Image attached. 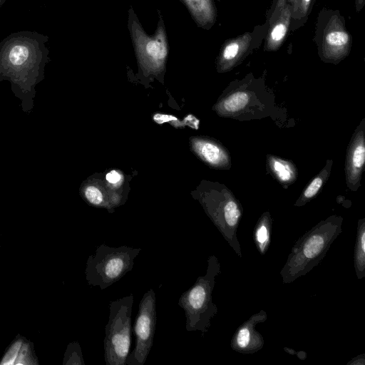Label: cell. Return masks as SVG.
Wrapping results in <instances>:
<instances>
[{
    "label": "cell",
    "mask_w": 365,
    "mask_h": 365,
    "mask_svg": "<svg viewBox=\"0 0 365 365\" xmlns=\"http://www.w3.org/2000/svg\"><path fill=\"white\" fill-rule=\"evenodd\" d=\"M158 21L153 35L142 26L132 6L128 10L127 26L140 74L158 77L163 75L169 54V43L163 15L158 10Z\"/></svg>",
    "instance_id": "obj_3"
},
{
    "label": "cell",
    "mask_w": 365,
    "mask_h": 365,
    "mask_svg": "<svg viewBox=\"0 0 365 365\" xmlns=\"http://www.w3.org/2000/svg\"><path fill=\"white\" fill-rule=\"evenodd\" d=\"M268 31L267 22L256 26L252 31L227 39L222 46L216 61L219 73L227 72L240 65L252 51L258 48Z\"/></svg>",
    "instance_id": "obj_11"
},
{
    "label": "cell",
    "mask_w": 365,
    "mask_h": 365,
    "mask_svg": "<svg viewBox=\"0 0 365 365\" xmlns=\"http://www.w3.org/2000/svg\"><path fill=\"white\" fill-rule=\"evenodd\" d=\"M201 192L198 200L207 215L238 257L242 250L237 231L243 209L234 194L223 185Z\"/></svg>",
    "instance_id": "obj_6"
},
{
    "label": "cell",
    "mask_w": 365,
    "mask_h": 365,
    "mask_svg": "<svg viewBox=\"0 0 365 365\" xmlns=\"http://www.w3.org/2000/svg\"><path fill=\"white\" fill-rule=\"evenodd\" d=\"M365 119L356 128L347 148L345 173L347 187L356 191L365 163Z\"/></svg>",
    "instance_id": "obj_12"
},
{
    "label": "cell",
    "mask_w": 365,
    "mask_h": 365,
    "mask_svg": "<svg viewBox=\"0 0 365 365\" xmlns=\"http://www.w3.org/2000/svg\"><path fill=\"white\" fill-rule=\"evenodd\" d=\"M343 217L334 215L319 222L294 243L279 274L283 284H290L308 274L325 257L342 232Z\"/></svg>",
    "instance_id": "obj_2"
},
{
    "label": "cell",
    "mask_w": 365,
    "mask_h": 365,
    "mask_svg": "<svg viewBox=\"0 0 365 365\" xmlns=\"http://www.w3.org/2000/svg\"><path fill=\"white\" fill-rule=\"evenodd\" d=\"M134 296H128L109 304L108 322L103 340L106 365H126L131 342V315Z\"/></svg>",
    "instance_id": "obj_7"
},
{
    "label": "cell",
    "mask_w": 365,
    "mask_h": 365,
    "mask_svg": "<svg viewBox=\"0 0 365 365\" xmlns=\"http://www.w3.org/2000/svg\"><path fill=\"white\" fill-rule=\"evenodd\" d=\"M354 266L358 279L365 277V218L357 222L356 242L354 252Z\"/></svg>",
    "instance_id": "obj_20"
},
{
    "label": "cell",
    "mask_w": 365,
    "mask_h": 365,
    "mask_svg": "<svg viewBox=\"0 0 365 365\" xmlns=\"http://www.w3.org/2000/svg\"><path fill=\"white\" fill-rule=\"evenodd\" d=\"M83 197L93 206L106 207L110 210L108 202L105 199L103 191L95 185H88L82 190Z\"/></svg>",
    "instance_id": "obj_22"
},
{
    "label": "cell",
    "mask_w": 365,
    "mask_h": 365,
    "mask_svg": "<svg viewBox=\"0 0 365 365\" xmlns=\"http://www.w3.org/2000/svg\"><path fill=\"white\" fill-rule=\"evenodd\" d=\"M48 36L35 31L13 32L0 41V81H7L22 110L34 107L36 86L45 78L49 58Z\"/></svg>",
    "instance_id": "obj_1"
},
{
    "label": "cell",
    "mask_w": 365,
    "mask_h": 365,
    "mask_svg": "<svg viewBox=\"0 0 365 365\" xmlns=\"http://www.w3.org/2000/svg\"><path fill=\"white\" fill-rule=\"evenodd\" d=\"M365 4V0H355V8L357 12L361 11Z\"/></svg>",
    "instance_id": "obj_27"
},
{
    "label": "cell",
    "mask_w": 365,
    "mask_h": 365,
    "mask_svg": "<svg viewBox=\"0 0 365 365\" xmlns=\"http://www.w3.org/2000/svg\"><path fill=\"white\" fill-rule=\"evenodd\" d=\"M267 319V314L263 309L252 314L234 333L230 343L232 349L243 354H252L262 349L264 341L256 327Z\"/></svg>",
    "instance_id": "obj_13"
},
{
    "label": "cell",
    "mask_w": 365,
    "mask_h": 365,
    "mask_svg": "<svg viewBox=\"0 0 365 365\" xmlns=\"http://www.w3.org/2000/svg\"><path fill=\"white\" fill-rule=\"evenodd\" d=\"M122 175L116 170H111L106 175V180L110 184L115 185L121 181Z\"/></svg>",
    "instance_id": "obj_25"
},
{
    "label": "cell",
    "mask_w": 365,
    "mask_h": 365,
    "mask_svg": "<svg viewBox=\"0 0 365 365\" xmlns=\"http://www.w3.org/2000/svg\"><path fill=\"white\" fill-rule=\"evenodd\" d=\"M7 0H0V9L3 6V5L6 3Z\"/></svg>",
    "instance_id": "obj_28"
},
{
    "label": "cell",
    "mask_w": 365,
    "mask_h": 365,
    "mask_svg": "<svg viewBox=\"0 0 365 365\" xmlns=\"http://www.w3.org/2000/svg\"><path fill=\"white\" fill-rule=\"evenodd\" d=\"M63 364H85L81 348L78 342L74 341L68 345L65 353Z\"/></svg>",
    "instance_id": "obj_23"
},
{
    "label": "cell",
    "mask_w": 365,
    "mask_h": 365,
    "mask_svg": "<svg viewBox=\"0 0 365 365\" xmlns=\"http://www.w3.org/2000/svg\"><path fill=\"white\" fill-rule=\"evenodd\" d=\"M193 152L206 164L215 169H230L231 158L229 151L219 142L208 138H192Z\"/></svg>",
    "instance_id": "obj_14"
},
{
    "label": "cell",
    "mask_w": 365,
    "mask_h": 365,
    "mask_svg": "<svg viewBox=\"0 0 365 365\" xmlns=\"http://www.w3.org/2000/svg\"><path fill=\"white\" fill-rule=\"evenodd\" d=\"M23 343L21 339L16 340L5 354L0 364H15L19 351Z\"/></svg>",
    "instance_id": "obj_24"
},
{
    "label": "cell",
    "mask_w": 365,
    "mask_h": 365,
    "mask_svg": "<svg viewBox=\"0 0 365 365\" xmlns=\"http://www.w3.org/2000/svg\"><path fill=\"white\" fill-rule=\"evenodd\" d=\"M345 23L339 10L324 7L319 12L314 41L323 62L338 64L349 56L352 38Z\"/></svg>",
    "instance_id": "obj_8"
},
{
    "label": "cell",
    "mask_w": 365,
    "mask_h": 365,
    "mask_svg": "<svg viewBox=\"0 0 365 365\" xmlns=\"http://www.w3.org/2000/svg\"><path fill=\"white\" fill-rule=\"evenodd\" d=\"M332 163V160H328L327 161L324 168L304 189L303 192L294 203V206H303L316 197L329 178Z\"/></svg>",
    "instance_id": "obj_19"
},
{
    "label": "cell",
    "mask_w": 365,
    "mask_h": 365,
    "mask_svg": "<svg viewBox=\"0 0 365 365\" xmlns=\"http://www.w3.org/2000/svg\"><path fill=\"white\" fill-rule=\"evenodd\" d=\"M189 11L196 25L210 30L217 20V9L214 0H179Z\"/></svg>",
    "instance_id": "obj_16"
},
{
    "label": "cell",
    "mask_w": 365,
    "mask_h": 365,
    "mask_svg": "<svg viewBox=\"0 0 365 365\" xmlns=\"http://www.w3.org/2000/svg\"><path fill=\"white\" fill-rule=\"evenodd\" d=\"M267 167L273 178L284 186L294 183L297 178V168L292 161L268 155Z\"/></svg>",
    "instance_id": "obj_17"
},
{
    "label": "cell",
    "mask_w": 365,
    "mask_h": 365,
    "mask_svg": "<svg viewBox=\"0 0 365 365\" xmlns=\"http://www.w3.org/2000/svg\"><path fill=\"white\" fill-rule=\"evenodd\" d=\"M292 9L287 2L279 11L277 17L268 24V31L264 39V49L274 51L279 48L290 29Z\"/></svg>",
    "instance_id": "obj_15"
},
{
    "label": "cell",
    "mask_w": 365,
    "mask_h": 365,
    "mask_svg": "<svg viewBox=\"0 0 365 365\" xmlns=\"http://www.w3.org/2000/svg\"><path fill=\"white\" fill-rule=\"evenodd\" d=\"M19 1H23V0H19Z\"/></svg>",
    "instance_id": "obj_29"
},
{
    "label": "cell",
    "mask_w": 365,
    "mask_h": 365,
    "mask_svg": "<svg viewBox=\"0 0 365 365\" xmlns=\"http://www.w3.org/2000/svg\"><path fill=\"white\" fill-rule=\"evenodd\" d=\"M272 219L270 213L264 212L258 219L253 230L255 246L262 255L267 252L271 240Z\"/></svg>",
    "instance_id": "obj_18"
},
{
    "label": "cell",
    "mask_w": 365,
    "mask_h": 365,
    "mask_svg": "<svg viewBox=\"0 0 365 365\" xmlns=\"http://www.w3.org/2000/svg\"><path fill=\"white\" fill-rule=\"evenodd\" d=\"M252 74L240 81H233L215 105L216 112L221 116L237 119L252 118L251 112L256 111L257 104L260 103L262 94L257 91L263 86ZM259 107V106H258ZM260 108V107H259Z\"/></svg>",
    "instance_id": "obj_9"
},
{
    "label": "cell",
    "mask_w": 365,
    "mask_h": 365,
    "mask_svg": "<svg viewBox=\"0 0 365 365\" xmlns=\"http://www.w3.org/2000/svg\"><path fill=\"white\" fill-rule=\"evenodd\" d=\"M220 273V262L212 255L207 259L206 273L198 277L192 287L180 297L178 305L185 312L187 331H199L202 336L208 331L211 319L217 312V307L212 302V294L215 277Z\"/></svg>",
    "instance_id": "obj_4"
},
{
    "label": "cell",
    "mask_w": 365,
    "mask_h": 365,
    "mask_svg": "<svg viewBox=\"0 0 365 365\" xmlns=\"http://www.w3.org/2000/svg\"><path fill=\"white\" fill-rule=\"evenodd\" d=\"M365 364V354L357 355L356 357L351 359L347 365H364Z\"/></svg>",
    "instance_id": "obj_26"
},
{
    "label": "cell",
    "mask_w": 365,
    "mask_h": 365,
    "mask_svg": "<svg viewBox=\"0 0 365 365\" xmlns=\"http://www.w3.org/2000/svg\"><path fill=\"white\" fill-rule=\"evenodd\" d=\"M315 0H287L292 9L291 31L301 28L307 22Z\"/></svg>",
    "instance_id": "obj_21"
},
{
    "label": "cell",
    "mask_w": 365,
    "mask_h": 365,
    "mask_svg": "<svg viewBox=\"0 0 365 365\" xmlns=\"http://www.w3.org/2000/svg\"><path fill=\"white\" fill-rule=\"evenodd\" d=\"M157 323L156 297L153 289L146 292L138 306L133 327L135 346L128 354L126 365H143L153 344Z\"/></svg>",
    "instance_id": "obj_10"
},
{
    "label": "cell",
    "mask_w": 365,
    "mask_h": 365,
    "mask_svg": "<svg viewBox=\"0 0 365 365\" xmlns=\"http://www.w3.org/2000/svg\"><path fill=\"white\" fill-rule=\"evenodd\" d=\"M140 251V248L126 245H98L86 262L85 274L88 284L101 290L111 286L133 269L135 259Z\"/></svg>",
    "instance_id": "obj_5"
}]
</instances>
